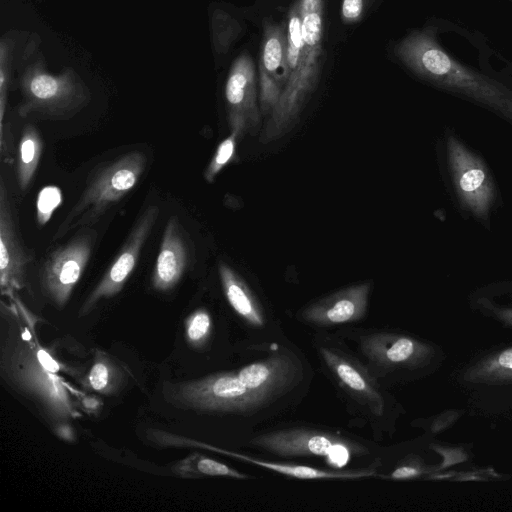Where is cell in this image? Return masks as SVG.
<instances>
[{
  "instance_id": "6da1fadb",
  "label": "cell",
  "mask_w": 512,
  "mask_h": 512,
  "mask_svg": "<svg viewBox=\"0 0 512 512\" xmlns=\"http://www.w3.org/2000/svg\"><path fill=\"white\" fill-rule=\"evenodd\" d=\"M395 54L412 72L433 86L512 120V89L451 54L437 40L435 27L411 32L395 46Z\"/></svg>"
},
{
  "instance_id": "7a4b0ae2",
  "label": "cell",
  "mask_w": 512,
  "mask_h": 512,
  "mask_svg": "<svg viewBox=\"0 0 512 512\" xmlns=\"http://www.w3.org/2000/svg\"><path fill=\"white\" fill-rule=\"evenodd\" d=\"M146 166L145 153L131 151L97 167L79 199L58 226L54 240L98 222L135 187Z\"/></svg>"
},
{
  "instance_id": "3957f363",
  "label": "cell",
  "mask_w": 512,
  "mask_h": 512,
  "mask_svg": "<svg viewBox=\"0 0 512 512\" xmlns=\"http://www.w3.org/2000/svg\"><path fill=\"white\" fill-rule=\"evenodd\" d=\"M302 58L290 73L281 97L269 114L261 140L270 142L285 135L296 120L319 73L322 36V0H300Z\"/></svg>"
},
{
  "instance_id": "277c9868",
  "label": "cell",
  "mask_w": 512,
  "mask_h": 512,
  "mask_svg": "<svg viewBox=\"0 0 512 512\" xmlns=\"http://www.w3.org/2000/svg\"><path fill=\"white\" fill-rule=\"evenodd\" d=\"M44 64L38 57L21 75L19 116L37 115L51 120L74 117L90 101L88 87L74 69L65 68L53 74Z\"/></svg>"
},
{
  "instance_id": "5b68a950",
  "label": "cell",
  "mask_w": 512,
  "mask_h": 512,
  "mask_svg": "<svg viewBox=\"0 0 512 512\" xmlns=\"http://www.w3.org/2000/svg\"><path fill=\"white\" fill-rule=\"evenodd\" d=\"M250 444L280 457H322L341 468L356 455H365L366 447L339 434L311 428H288L253 437Z\"/></svg>"
},
{
  "instance_id": "8992f818",
  "label": "cell",
  "mask_w": 512,
  "mask_h": 512,
  "mask_svg": "<svg viewBox=\"0 0 512 512\" xmlns=\"http://www.w3.org/2000/svg\"><path fill=\"white\" fill-rule=\"evenodd\" d=\"M174 396L184 407L210 412L249 413L264 404L236 372L217 373L184 383Z\"/></svg>"
},
{
  "instance_id": "52a82bcc",
  "label": "cell",
  "mask_w": 512,
  "mask_h": 512,
  "mask_svg": "<svg viewBox=\"0 0 512 512\" xmlns=\"http://www.w3.org/2000/svg\"><path fill=\"white\" fill-rule=\"evenodd\" d=\"M96 233L89 227L79 229L64 245L52 251L41 268L45 294L58 306H64L89 262Z\"/></svg>"
},
{
  "instance_id": "ba28073f",
  "label": "cell",
  "mask_w": 512,
  "mask_h": 512,
  "mask_svg": "<svg viewBox=\"0 0 512 512\" xmlns=\"http://www.w3.org/2000/svg\"><path fill=\"white\" fill-rule=\"evenodd\" d=\"M317 349L322 361L340 388L370 415L383 416L385 400L372 372L336 343L319 342Z\"/></svg>"
},
{
  "instance_id": "9c48e42d",
  "label": "cell",
  "mask_w": 512,
  "mask_h": 512,
  "mask_svg": "<svg viewBox=\"0 0 512 512\" xmlns=\"http://www.w3.org/2000/svg\"><path fill=\"white\" fill-rule=\"evenodd\" d=\"M157 205H149L135 221L120 252L85 300L81 312H89L100 300L119 293L135 266L159 216Z\"/></svg>"
},
{
  "instance_id": "30bf717a",
  "label": "cell",
  "mask_w": 512,
  "mask_h": 512,
  "mask_svg": "<svg viewBox=\"0 0 512 512\" xmlns=\"http://www.w3.org/2000/svg\"><path fill=\"white\" fill-rule=\"evenodd\" d=\"M359 347L367 359L369 370L384 375L404 368H413L428 355L429 348L413 337L373 332L360 337Z\"/></svg>"
},
{
  "instance_id": "8fae6325",
  "label": "cell",
  "mask_w": 512,
  "mask_h": 512,
  "mask_svg": "<svg viewBox=\"0 0 512 512\" xmlns=\"http://www.w3.org/2000/svg\"><path fill=\"white\" fill-rule=\"evenodd\" d=\"M227 118L231 132L243 136L258 130L260 113L256 104L254 65L248 55L233 63L225 85Z\"/></svg>"
},
{
  "instance_id": "7c38bea8",
  "label": "cell",
  "mask_w": 512,
  "mask_h": 512,
  "mask_svg": "<svg viewBox=\"0 0 512 512\" xmlns=\"http://www.w3.org/2000/svg\"><path fill=\"white\" fill-rule=\"evenodd\" d=\"M447 145L450 167L463 202L477 216H486L494 189L484 167L456 138L449 137Z\"/></svg>"
},
{
  "instance_id": "4fadbf2b",
  "label": "cell",
  "mask_w": 512,
  "mask_h": 512,
  "mask_svg": "<svg viewBox=\"0 0 512 512\" xmlns=\"http://www.w3.org/2000/svg\"><path fill=\"white\" fill-rule=\"evenodd\" d=\"M371 283L355 284L321 298L299 312V318L318 327L352 323L364 318Z\"/></svg>"
},
{
  "instance_id": "5bb4252c",
  "label": "cell",
  "mask_w": 512,
  "mask_h": 512,
  "mask_svg": "<svg viewBox=\"0 0 512 512\" xmlns=\"http://www.w3.org/2000/svg\"><path fill=\"white\" fill-rule=\"evenodd\" d=\"M31 256L23 247L12 214L5 183L0 184V282L3 290L21 288Z\"/></svg>"
},
{
  "instance_id": "9a60e30c",
  "label": "cell",
  "mask_w": 512,
  "mask_h": 512,
  "mask_svg": "<svg viewBox=\"0 0 512 512\" xmlns=\"http://www.w3.org/2000/svg\"><path fill=\"white\" fill-rule=\"evenodd\" d=\"M294 371L292 358L278 352L245 365L236 373L246 387L265 403L291 384Z\"/></svg>"
},
{
  "instance_id": "2e32d148",
  "label": "cell",
  "mask_w": 512,
  "mask_h": 512,
  "mask_svg": "<svg viewBox=\"0 0 512 512\" xmlns=\"http://www.w3.org/2000/svg\"><path fill=\"white\" fill-rule=\"evenodd\" d=\"M188 246L176 216L167 222L154 265L151 283L158 291L172 289L182 278L188 264Z\"/></svg>"
},
{
  "instance_id": "e0dca14e",
  "label": "cell",
  "mask_w": 512,
  "mask_h": 512,
  "mask_svg": "<svg viewBox=\"0 0 512 512\" xmlns=\"http://www.w3.org/2000/svg\"><path fill=\"white\" fill-rule=\"evenodd\" d=\"M218 452L226 454L230 457L236 458L240 461L247 462L254 466H259L264 469H269L278 474L288 476L297 479H362L376 476L377 469L374 466L360 468V469H349V470H327L321 468H315L305 465H294L278 463L273 461H267L259 459L246 454L238 452L226 451L222 449H214Z\"/></svg>"
},
{
  "instance_id": "ac0fdd59",
  "label": "cell",
  "mask_w": 512,
  "mask_h": 512,
  "mask_svg": "<svg viewBox=\"0 0 512 512\" xmlns=\"http://www.w3.org/2000/svg\"><path fill=\"white\" fill-rule=\"evenodd\" d=\"M218 272L224 295L233 310L248 325L262 327L265 323L263 311L244 279L224 262L219 263Z\"/></svg>"
},
{
  "instance_id": "d6986e66",
  "label": "cell",
  "mask_w": 512,
  "mask_h": 512,
  "mask_svg": "<svg viewBox=\"0 0 512 512\" xmlns=\"http://www.w3.org/2000/svg\"><path fill=\"white\" fill-rule=\"evenodd\" d=\"M261 68L284 90L289 78L287 65V34L282 28L266 26Z\"/></svg>"
},
{
  "instance_id": "ffe728a7",
  "label": "cell",
  "mask_w": 512,
  "mask_h": 512,
  "mask_svg": "<svg viewBox=\"0 0 512 512\" xmlns=\"http://www.w3.org/2000/svg\"><path fill=\"white\" fill-rule=\"evenodd\" d=\"M43 150L42 138L39 131L33 125H27L23 129L17 151L16 177L22 192L30 186L37 171Z\"/></svg>"
},
{
  "instance_id": "44dd1931",
  "label": "cell",
  "mask_w": 512,
  "mask_h": 512,
  "mask_svg": "<svg viewBox=\"0 0 512 512\" xmlns=\"http://www.w3.org/2000/svg\"><path fill=\"white\" fill-rule=\"evenodd\" d=\"M467 378L474 382L512 380V347L492 354L469 370Z\"/></svg>"
},
{
  "instance_id": "7402d4cb",
  "label": "cell",
  "mask_w": 512,
  "mask_h": 512,
  "mask_svg": "<svg viewBox=\"0 0 512 512\" xmlns=\"http://www.w3.org/2000/svg\"><path fill=\"white\" fill-rule=\"evenodd\" d=\"M238 139V134L231 132V134L218 145L204 171V178L207 182H213L220 171L232 160Z\"/></svg>"
},
{
  "instance_id": "603a6c76",
  "label": "cell",
  "mask_w": 512,
  "mask_h": 512,
  "mask_svg": "<svg viewBox=\"0 0 512 512\" xmlns=\"http://www.w3.org/2000/svg\"><path fill=\"white\" fill-rule=\"evenodd\" d=\"M212 320L209 313L199 309L192 313L186 325V333L189 342L193 345H201L208 338L211 331Z\"/></svg>"
},
{
  "instance_id": "cb8c5ba5",
  "label": "cell",
  "mask_w": 512,
  "mask_h": 512,
  "mask_svg": "<svg viewBox=\"0 0 512 512\" xmlns=\"http://www.w3.org/2000/svg\"><path fill=\"white\" fill-rule=\"evenodd\" d=\"M61 201V193L57 187H45L39 194L37 201V219L40 225L45 224L53 210Z\"/></svg>"
},
{
  "instance_id": "d4e9b609",
  "label": "cell",
  "mask_w": 512,
  "mask_h": 512,
  "mask_svg": "<svg viewBox=\"0 0 512 512\" xmlns=\"http://www.w3.org/2000/svg\"><path fill=\"white\" fill-rule=\"evenodd\" d=\"M196 469L200 474L209 476H227L237 479H246L247 475L235 470L224 463L207 457H200L196 463Z\"/></svg>"
},
{
  "instance_id": "484cf974",
  "label": "cell",
  "mask_w": 512,
  "mask_h": 512,
  "mask_svg": "<svg viewBox=\"0 0 512 512\" xmlns=\"http://www.w3.org/2000/svg\"><path fill=\"white\" fill-rule=\"evenodd\" d=\"M366 0H343L342 2V18L347 23L358 21L365 8Z\"/></svg>"
},
{
  "instance_id": "4316f807",
  "label": "cell",
  "mask_w": 512,
  "mask_h": 512,
  "mask_svg": "<svg viewBox=\"0 0 512 512\" xmlns=\"http://www.w3.org/2000/svg\"><path fill=\"white\" fill-rule=\"evenodd\" d=\"M108 378V368L105 364L98 362L93 365L89 374V383L94 390H103L108 384Z\"/></svg>"
},
{
  "instance_id": "83f0119b",
  "label": "cell",
  "mask_w": 512,
  "mask_h": 512,
  "mask_svg": "<svg viewBox=\"0 0 512 512\" xmlns=\"http://www.w3.org/2000/svg\"><path fill=\"white\" fill-rule=\"evenodd\" d=\"M422 469L419 464L413 462H405L399 464L387 477L390 480H405L417 477L421 474Z\"/></svg>"
},
{
  "instance_id": "f1b7e54d",
  "label": "cell",
  "mask_w": 512,
  "mask_h": 512,
  "mask_svg": "<svg viewBox=\"0 0 512 512\" xmlns=\"http://www.w3.org/2000/svg\"><path fill=\"white\" fill-rule=\"evenodd\" d=\"M38 357L40 362L50 371L58 370V365L52 360V358L45 353V351H39Z\"/></svg>"
},
{
  "instance_id": "f546056e",
  "label": "cell",
  "mask_w": 512,
  "mask_h": 512,
  "mask_svg": "<svg viewBox=\"0 0 512 512\" xmlns=\"http://www.w3.org/2000/svg\"><path fill=\"white\" fill-rule=\"evenodd\" d=\"M499 316L507 323L512 325V309H505L499 312Z\"/></svg>"
}]
</instances>
